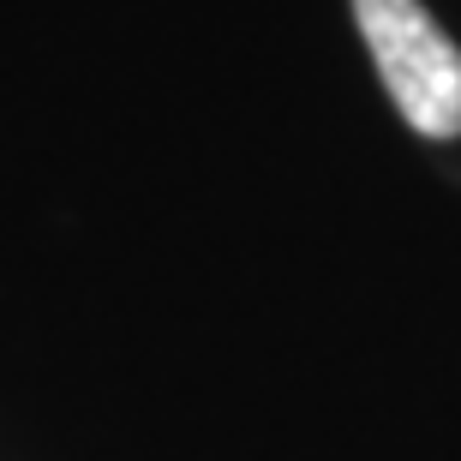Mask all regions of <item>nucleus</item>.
Returning <instances> with one entry per match:
<instances>
[{
    "label": "nucleus",
    "instance_id": "obj_1",
    "mask_svg": "<svg viewBox=\"0 0 461 461\" xmlns=\"http://www.w3.org/2000/svg\"><path fill=\"white\" fill-rule=\"evenodd\" d=\"M354 24L372 49L395 114L420 138H461V49L420 0H354Z\"/></svg>",
    "mask_w": 461,
    "mask_h": 461
}]
</instances>
